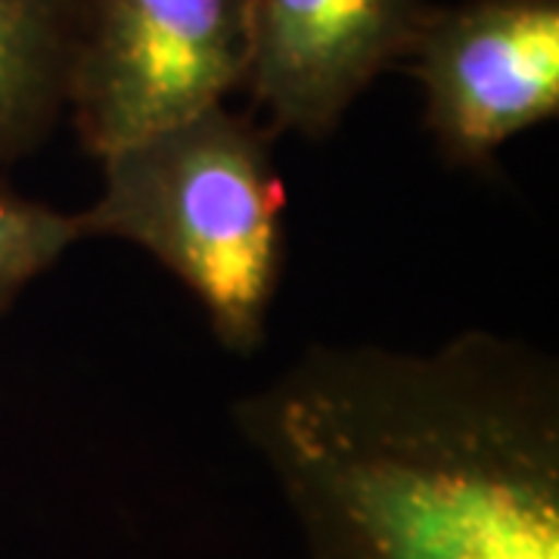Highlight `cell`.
<instances>
[{"mask_svg": "<svg viewBox=\"0 0 559 559\" xmlns=\"http://www.w3.org/2000/svg\"><path fill=\"white\" fill-rule=\"evenodd\" d=\"M230 417L308 559H559V367L528 342L311 345Z\"/></svg>", "mask_w": 559, "mask_h": 559, "instance_id": "obj_1", "label": "cell"}, {"mask_svg": "<svg viewBox=\"0 0 559 559\" xmlns=\"http://www.w3.org/2000/svg\"><path fill=\"white\" fill-rule=\"evenodd\" d=\"M97 162L100 197L81 212L87 240L153 255L200 301L227 352L255 355L286 267V187L271 128L221 103Z\"/></svg>", "mask_w": 559, "mask_h": 559, "instance_id": "obj_2", "label": "cell"}, {"mask_svg": "<svg viewBox=\"0 0 559 559\" xmlns=\"http://www.w3.org/2000/svg\"><path fill=\"white\" fill-rule=\"evenodd\" d=\"M246 62L249 0H84L66 112L103 159L227 103Z\"/></svg>", "mask_w": 559, "mask_h": 559, "instance_id": "obj_3", "label": "cell"}, {"mask_svg": "<svg viewBox=\"0 0 559 559\" xmlns=\"http://www.w3.org/2000/svg\"><path fill=\"white\" fill-rule=\"evenodd\" d=\"M401 66L444 165L485 168L559 116V0L429 3Z\"/></svg>", "mask_w": 559, "mask_h": 559, "instance_id": "obj_4", "label": "cell"}, {"mask_svg": "<svg viewBox=\"0 0 559 559\" xmlns=\"http://www.w3.org/2000/svg\"><path fill=\"white\" fill-rule=\"evenodd\" d=\"M429 0H249L252 94L271 131L326 140L411 53Z\"/></svg>", "mask_w": 559, "mask_h": 559, "instance_id": "obj_5", "label": "cell"}, {"mask_svg": "<svg viewBox=\"0 0 559 559\" xmlns=\"http://www.w3.org/2000/svg\"><path fill=\"white\" fill-rule=\"evenodd\" d=\"M81 16L84 0H0V171L66 116Z\"/></svg>", "mask_w": 559, "mask_h": 559, "instance_id": "obj_6", "label": "cell"}, {"mask_svg": "<svg viewBox=\"0 0 559 559\" xmlns=\"http://www.w3.org/2000/svg\"><path fill=\"white\" fill-rule=\"evenodd\" d=\"M81 240H87L81 212H62L0 187V318Z\"/></svg>", "mask_w": 559, "mask_h": 559, "instance_id": "obj_7", "label": "cell"}]
</instances>
